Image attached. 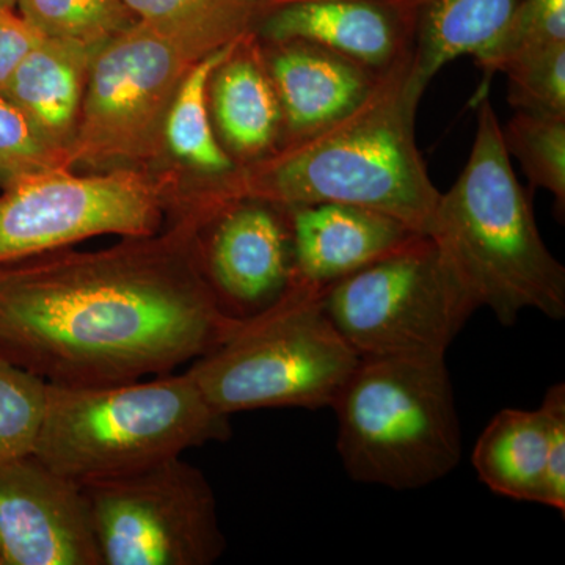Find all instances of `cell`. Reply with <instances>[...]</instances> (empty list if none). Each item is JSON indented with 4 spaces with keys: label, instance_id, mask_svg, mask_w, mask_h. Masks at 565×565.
I'll use <instances>...</instances> for the list:
<instances>
[{
    "label": "cell",
    "instance_id": "6da1fadb",
    "mask_svg": "<svg viewBox=\"0 0 565 565\" xmlns=\"http://www.w3.org/2000/svg\"><path fill=\"white\" fill-rule=\"evenodd\" d=\"M193 226L95 253L0 266V359L52 385L169 374L239 326L215 299Z\"/></svg>",
    "mask_w": 565,
    "mask_h": 565
},
{
    "label": "cell",
    "instance_id": "7a4b0ae2",
    "mask_svg": "<svg viewBox=\"0 0 565 565\" xmlns=\"http://www.w3.org/2000/svg\"><path fill=\"white\" fill-rule=\"evenodd\" d=\"M424 88L411 61L381 74L359 106L315 132L282 143L223 184L228 202L282 207L343 203L384 212L426 234L441 192L416 145Z\"/></svg>",
    "mask_w": 565,
    "mask_h": 565
},
{
    "label": "cell",
    "instance_id": "3957f363",
    "mask_svg": "<svg viewBox=\"0 0 565 565\" xmlns=\"http://www.w3.org/2000/svg\"><path fill=\"white\" fill-rule=\"evenodd\" d=\"M427 236L476 307L489 308L503 326L525 310L565 318V267L542 239L531 195L516 180L484 95L470 158L441 192Z\"/></svg>",
    "mask_w": 565,
    "mask_h": 565
},
{
    "label": "cell",
    "instance_id": "277c9868",
    "mask_svg": "<svg viewBox=\"0 0 565 565\" xmlns=\"http://www.w3.org/2000/svg\"><path fill=\"white\" fill-rule=\"evenodd\" d=\"M188 373L104 385L47 384L35 457L77 484L122 478L232 437Z\"/></svg>",
    "mask_w": 565,
    "mask_h": 565
},
{
    "label": "cell",
    "instance_id": "5b68a950",
    "mask_svg": "<svg viewBox=\"0 0 565 565\" xmlns=\"http://www.w3.org/2000/svg\"><path fill=\"white\" fill-rule=\"evenodd\" d=\"M332 408L341 462L360 484L422 489L462 459L446 355L360 356Z\"/></svg>",
    "mask_w": 565,
    "mask_h": 565
},
{
    "label": "cell",
    "instance_id": "8992f818",
    "mask_svg": "<svg viewBox=\"0 0 565 565\" xmlns=\"http://www.w3.org/2000/svg\"><path fill=\"white\" fill-rule=\"evenodd\" d=\"M319 286L294 281L185 373L226 416L263 408H332L360 355L323 310Z\"/></svg>",
    "mask_w": 565,
    "mask_h": 565
},
{
    "label": "cell",
    "instance_id": "52a82bcc",
    "mask_svg": "<svg viewBox=\"0 0 565 565\" xmlns=\"http://www.w3.org/2000/svg\"><path fill=\"white\" fill-rule=\"evenodd\" d=\"M247 33L225 22L137 20L111 36L93 57L70 166L152 156L185 74Z\"/></svg>",
    "mask_w": 565,
    "mask_h": 565
},
{
    "label": "cell",
    "instance_id": "ba28073f",
    "mask_svg": "<svg viewBox=\"0 0 565 565\" xmlns=\"http://www.w3.org/2000/svg\"><path fill=\"white\" fill-rule=\"evenodd\" d=\"M322 303L360 356L446 355L478 310L424 234L330 282Z\"/></svg>",
    "mask_w": 565,
    "mask_h": 565
},
{
    "label": "cell",
    "instance_id": "9c48e42d",
    "mask_svg": "<svg viewBox=\"0 0 565 565\" xmlns=\"http://www.w3.org/2000/svg\"><path fill=\"white\" fill-rule=\"evenodd\" d=\"M82 487L103 565H211L225 553L214 490L182 456Z\"/></svg>",
    "mask_w": 565,
    "mask_h": 565
},
{
    "label": "cell",
    "instance_id": "30bf717a",
    "mask_svg": "<svg viewBox=\"0 0 565 565\" xmlns=\"http://www.w3.org/2000/svg\"><path fill=\"white\" fill-rule=\"evenodd\" d=\"M161 211L159 193L132 172L31 174L0 193V266L106 234L152 236Z\"/></svg>",
    "mask_w": 565,
    "mask_h": 565
},
{
    "label": "cell",
    "instance_id": "8fae6325",
    "mask_svg": "<svg viewBox=\"0 0 565 565\" xmlns=\"http://www.w3.org/2000/svg\"><path fill=\"white\" fill-rule=\"evenodd\" d=\"M0 565H103L84 487L39 457L0 467Z\"/></svg>",
    "mask_w": 565,
    "mask_h": 565
},
{
    "label": "cell",
    "instance_id": "7c38bea8",
    "mask_svg": "<svg viewBox=\"0 0 565 565\" xmlns=\"http://www.w3.org/2000/svg\"><path fill=\"white\" fill-rule=\"evenodd\" d=\"M199 262L223 310L237 319L262 313L296 281L288 211L263 200H236L211 218Z\"/></svg>",
    "mask_w": 565,
    "mask_h": 565
},
{
    "label": "cell",
    "instance_id": "4fadbf2b",
    "mask_svg": "<svg viewBox=\"0 0 565 565\" xmlns=\"http://www.w3.org/2000/svg\"><path fill=\"white\" fill-rule=\"evenodd\" d=\"M415 25L416 0H263L252 33L319 44L384 74L411 61Z\"/></svg>",
    "mask_w": 565,
    "mask_h": 565
},
{
    "label": "cell",
    "instance_id": "5bb4252c",
    "mask_svg": "<svg viewBox=\"0 0 565 565\" xmlns=\"http://www.w3.org/2000/svg\"><path fill=\"white\" fill-rule=\"evenodd\" d=\"M262 55L280 102L282 143L343 117L366 98L381 76L308 41L266 43Z\"/></svg>",
    "mask_w": 565,
    "mask_h": 565
},
{
    "label": "cell",
    "instance_id": "9a60e30c",
    "mask_svg": "<svg viewBox=\"0 0 565 565\" xmlns=\"http://www.w3.org/2000/svg\"><path fill=\"white\" fill-rule=\"evenodd\" d=\"M286 211L296 280L319 288L384 258L418 236L392 215L353 204H305Z\"/></svg>",
    "mask_w": 565,
    "mask_h": 565
},
{
    "label": "cell",
    "instance_id": "2e32d148",
    "mask_svg": "<svg viewBox=\"0 0 565 565\" xmlns=\"http://www.w3.org/2000/svg\"><path fill=\"white\" fill-rule=\"evenodd\" d=\"M207 96L222 147L234 162L253 163L281 147L280 102L252 32L214 71Z\"/></svg>",
    "mask_w": 565,
    "mask_h": 565
},
{
    "label": "cell",
    "instance_id": "e0dca14e",
    "mask_svg": "<svg viewBox=\"0 0 565 565\" xmlns=\"http://www.w3.org/2000/svg\"><path fill=\"white\" fill-rule=\"evenodd\" d=\"M102 46L43 36L0 93L68 159L93 57Z\"/></svg>",
    "mask_w": 565,
    "mask_h": 565
},
{
    "label": "cell",
    "instance_id": "ac0fdd59",
    "mask_svg": "<svg viewBox=\"0 0 565 565\" xmlns=\"http://www.w3.org/2000/svg\"><path fill=\"white\" fill-rule=\"evenodd\" d=\"M523 0H418L412 74L426 90L456 58L484 57L497 46Z\"/></svg>",
    "mask_w": 565,
    "mask_h": 565
},
{
    "label": "cell",
    "instance_id": "d6986e66",
    "mask_svg": "<svg viewBox=\"0 0 565 565\" xmlns=\"http://www.w3.org/2000/svg\"><path fill=\"white\" fill-rule=\"evenodd\" d=\"M548 427L542 407L504 408L479 435L471 456L478 478L493 493L541 504Z\"/></svg>",
    "mask_w": 565,
    "mask_h": 565
},
{
    "label": "cell",
    "instance_id": "ffe728a7",
    "mask_svg": "<svg viewBox=\"0 0 565 565\" xmlns=\"http://www.w3.org/2000/svg\"><path fill=\"white\" fill-rule=\"evenodd\" d=\"M244 39V36H243ZM211 52L192 66L185 74L163 125V139L170 151L193 169L217 177H228L237 170L236 162L230 158L214 134L210 114L207 90L214 71L222 65L241 40Z\"/></svg>",
    "mask_w": 565,
    "mask_h": 565
},
{
    "label": "cell",
    "instance_id": "44dd1931",
    "mask_svg": "<svg viewBox=\"0 0 565 565\" xmlns=\"http://www.w3.org/2000/svg\"><path fill=\"white\" fill-rule=\"evenodd\" d=\"M509 158L525 172L531 192L545 189L555 196L557 218L565 215V115L515 110L501 128Z\"/></svg>",
    "mask_w": 565,
    "mask_h": 565
},
{
    "label": "cell",
    "instance_id": "7402d4cb",
    "mask_svg": "<svg viewBox=\"0 0 565 565\" xmlns=\"http://www.w3.org/2000/svg\"><path fill=\"white\" fill-rule=\"evenodd\" d=\"M18 14L50 39L102 46L137 21L122 0H17Z\"/></svg>",
    "mask_w": 565,
    "mask_h": 565
},
{
    "label": "cell",
    "instance_id": "603a6c76",
    "mask_svg": "<svg viewBox=\"0 0 565 565\" xmlns=\"http://www.w3.org/2000/svg\"><path fill=\"white\" fill-rule=\"evenodd\" d=\"M47 382L0 359V467L35 455Z\"/></svg>",
    "mask_w": 565,
    "mask_h": 565
},
{
    "label": "cell",
    "instance_id": "cb8c5ba5",
    "mask_svg": "<svg viewBox=\"0 0 565 565\" xmlns=\"http://www.w3.org/2000/svg\"><path fill=\"white\" fill-rule=\"evenodd\" d=\"M501 73L515 110L565 115V43L522 52Z\"/></svg>",
    "mask_w": 565,
    "mask_h": 565
},
{
    "label": "cell",
    "instance_id": "d4e9b609",
    "mask_svg": "<svg viewBox=\"0 0 565 565\" xmlns=\"http://www.w3.org/2000/svg\"><path fill=\"white\" fill-rule=\"evenodd\" d=\"M68 167V154L52 145L10 99L0 95V188L31 174Z\"/></svg>",
    "mask_w": 565,
    "mask_h": 565
},
{
    "label": "cell",
    "instance_id": "484cf974",
    "mask_svg": "<svg viewBox=\"0 0 565 565\" xmlns=\"http://www.w3.org/2000/svg\"><path fill=\"white\" fill-rule=\"evenodd\" d=\"M559 43H565V0H523L503 39L476 65L492 76L522 52Z\"/></svg>",
    "mask_w": 565,
    "mask_h": 565
},
{
    "label": "cell",
    "instance_id": "4316f807",
    "mask_svg": "<svg viewBox=\"0 0 565 565\" xmlns=\"http://www.w3.org/2000/svg\"><path fill=\"white\" fill-rule=\"evenodd\" d=\"M137 20L150 22L215 21L252 32L262 0H122Z\"/></svg>",
    "mask_w": 565,
    "mask_h": 565
},
{
    "label": "cell",
    "instance_id": "83f0119b",
    "mask_svg": "<svg viewBox=\"0 0 565 565\" xmlns=\"http://www.w3.org/2000/svg\"><path fill=\"white\" fill-rule=\"evenodd\" d=\"M542 411L548 427L544 492L541 504L565 512V385L555 384L546 390Z\"/></svg>",
    "mask_w": 565,
    "mask_h": 565
},
{
    "label": "cell",
    "instance_id": "f1b7e54d",
    "mask_svg": "<svg viewBox=\"0 0 565 565\" xmlns=\"http://www.w3.org/2000/svg\"><path fill=\"white\" fill-rule=\"evenodd\" d=\"M41 39L43 35L22 20L17 10L0 9V93Z\"/></svg>",
    "mask_w": 565,
    "mask_h": 565
},
{
    "label": "cell",
    "instance_id": "f546056e",
    "mask_svg": "<svg viewBox=\"0 0 565 565\" xmlns=\"http://www.w3.org/2000/svg\"><path fill=\"white\" fill-rule=\"evenodd\" d=\"M0 9H14V3L11 0H0Z\"/></svg>",
    "mask_w": 565,
    "mask_h": 565
},
{
    "label": "cell",
    "instance_id": "4dcf8cb0",
    "mask_svg": "<svg viewBox=\"0 0 565 565\" xmlns=\"http://www.w3.org/2000/svg\"><path fill=\"white\" fill-rule=\"evenodd\" d=\"M11 2H13V3H14V2H17V0H11Z\"/></svg>",
    "mask_w": 565,
    "mask_h": 565
},
{
    "label": "cell",
    "instance_id": "1f68e13d",
    "mask_svg": "<svg viewBox=\"0 0 565 565\" xmlns=\"http://www.w3.org/2000/svg\"><path fill=\"white\" fill-rule=\"evenodd\" d=\"M262 2H263V0H262Z\"/></svg>",
    "mask_w": 565,
    "mask_h": 565
}]
</instances>
